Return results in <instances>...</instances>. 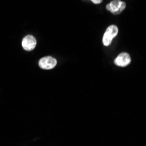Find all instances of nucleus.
I'll list each match as a JSON object with an SVG mask.
<instances>
[{"mask_svg": "<svg viewBox=\"0 0 146 146\" xmlns=\"http://www.w3.org/2000/svg\"><path fill=\"white\" fill-rule=\"evenodd\" d=\"M130 62H131L130 56L129 54H127V52H121V54H119V55L114 60V63L116 66H118V67H122V68L126 67V66H128Z\"/></svg>", "mask_w": 146, "mask_h": 146, "instance_id": "4", "label": "nucleus"}, {"mask_svg": "<svg viewBox=\"0 0 146 146\" xmlns=\"http://www.w3.org/2000/svg\"><path fill=\"white\" fill-rule=\"evenodd\" d=\"M56 65H57L56 59L52 58L51 56L43 57V58H41L40 60H39V61H38L39 68H42V69H46V70L52 69L56 67Z\"/></svg>", "mask_w": 146, "mask_h": 146, "instance_id": "3", "label": "nucleus"}, {"mask_svg": "<svg viewBox=\"0 0 146 146\" xmlns=\"http://www.w3.org/2000/svg\"><path fill=\"white\" fill-rule=\"evenodd\" d=\"M126 7V3L121 0H113L110 4L106 5V9L115 15H119L123 12Z\"/></svg>", "mask_w": 146, "mask_h": 146, "instance_id": "2", "label": "nucleus"}, {"mask_svg": "<svg viewBox=\"0 0 146 146\" xmlns=\"http://www.w3.org/2000/svg\"><path fill=\"white\" fill-rule=\"evenodd\" d=\"M91 1L96 5H98V4H101L102 2V0H91Z\"/></svg>", "mask_w": 146, "mask_h": 146, "instance_id": "6", "label": "nucleus"}, {"mask_svg": "<svg viewBox=\"0 0 146 146\" xmlns=\"http://www.w3.org/2000/svg\"><path fill=\"white\" fill-rule=\"evenodd\" d=\"M36 38L33 35L25 36L22 40V46L25 51H33L36 46Z\"/></svg>", "mask_w": 146, "mask_h": 146, "instance_id": "5", "label": "nucleus"}, {"mask_svg": "<svg viewBox=\"0 0 146 146\" xmlns=\"http://www.w3.org/2000/svg\"><path fill=\"white\" fill-rule=\"evenodd\" d=\"M118 33V27L115 25H111L107 28V30L105 31V33L102 38V43L105 46H109L113 38L117 35Z\"/></svg>", "mask_w": 146, "mask_h": 146, "instance_id": "1", "label": "nucleus"}]
</instances>
